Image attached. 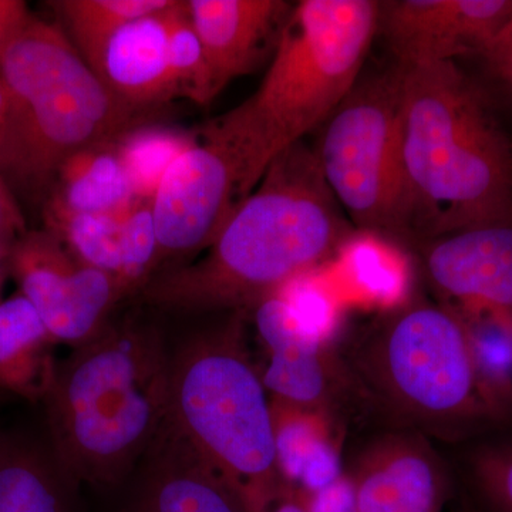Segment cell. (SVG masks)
<instances>
[{
    "instance_id": "cell-31",
    "label": "cell",
    "mask_w": 512,
    "mask_h": 512,
    "mask_svg": "<svg viewBox=\"0 0 512 512\" xmlns=\"http://www.w3.org/2000/svg\"><path fill=\"white\" fill-rule=\"evenodd\" d=\"M32 20L28 5L20 0H0V57Z\"/></svg>"
},
{
    "instance_id": "cell-16",
    "label": "cell",
    "mask_w": 512,
    "mask_h": 512,
    "mask_svg": "<svg viewBox=\"0 0 512 512\" xmlns=\"http://www.w3.org/2000/svg\"><path fill=\"white\" fill-rule=\"evenodd\" d=\"M187 8L215 99L274 53L293 6L282 0H188Z\"/></svg>"
},
{
    "instance_id": "cell-14",
    "label": "cell",
    "mask_w": 512,
    "mask_h": 512,
    "mask_svg": "<svg viewBox=\"0 0 512 512\" xmlns=\"http://www.w3.org/2000/svg\"><path fill=\"white\" fill-rule=\"evenodd\" d=\"M511 18L512 0H390L379 32L397 64L419 66L483 55Z\"/></svg>"
},
{
    "instance_id": "cell-12",
    "label": "cell",
    "mask_w": 512,
    "mask_h": 512,
    "mask_svg": "<svg viewBox=\"0 0 512 512\" xmlns=\"http://www.w3.org/2000/svg\"><path fill=\"white\" fill-rule=\"evenodd\" d=\"M251 312L268 353L259 372L271 402L323 414L348 433L359 420V404L333 345L306 335L279 296Z\"/></svg>"
},
{
    "instance_id": "cell-3",
    "label": "cell",
    "mask_w": 512,
    "mask_h": 512,
    "mask_svg": "<svg viewBox=\"0 0 512 512\" xmlns=\"http://www.w3.org/2000/svg\"><path fill=\"white\" fill-rule=\"evenodd\" d=\"M333 349L359 404L357 424L416 431L446 447L512 429L447 305L407 299Z\"/></svg>"
},
{
    "instance_id": "cell-1",
    "label": "cell",
    "mask_w": 512,
    "mask_h": 512,
    "mask_svg": "<svg viewBox=\"0 0 512 512\" xmlns=\"http://www.w3.org/2000/svg\"><path fill=\"white\" fill-rule=\"evenodd\" d=\"M305 140L269 164L202 256L154 276L138 302L163 313L247 311L316 271L353 237Z\"/></svg>"
},
{
    "instance_id": "cell-30",
    "label": "cell",
    "mask_w": 512,
    "mask_h": 512,
    "mask_svg": "<svg viewBox=\"0 0 512 512\" xmlns=\"http://www.w3.org/2000/svg\"><path fill=\"white\" fill-rule=\"evenodd\" d=\"M302 494L311 512H357L352 488L345 473L322 490L315 493L302 491Z\"/></svg>"
},
{
    "instance_id": "cell-9",
    "label": "cell",
    "mask_w": 512,
    "mask_h": 512,
    "mask_svg": "<svg viewBox=\"0 0 512 512\" xmlns=\"http://www.w3.org/2000/svg\"><path fill=\"white\" fill-rule=\"evenodd\" d=\"M249 194L237 153L205 128L202 140L170 165L151 200L158 242L151 279L198 258Z\"/></svg>"
},
{
    "instance_id": "cell-32",
    "label": "cell",
    "mask_w": 512,
    "mask_h": 512,
    "mask_svg": "<svg viewBox=\"0 0 512 512\" xmlns=\"http://www.w3.org/2000/svg\"><path fill=\"white\" fill-rule=\"evenodd\" d=\"M261 512H311L303 498L302 491L293 485L284 483L278 494L265 505Z\"/></svg>"
},
{
    "instance_id": "cell-5",
    "label": "cell",
    "mask_w": 512,
    "mask_h": 512,
    "mask_svg": "<svg viewBox=\"0 0 512 512\" xmlns=\"http://www.w3.org/2000/svg\"><path fill=\"white\" fill-rule=\"evenodd\" d=\"M160 313L167 420L261 512L285 481L271 399L248 345L249 312Z\"/></svg>"
},
{
    "instance_id": "cell-11",
    "label": "cell",
    "mask_w": 512,
    "mask_h": 512,
    "mask_svg": "<svg viewBox=\"0 0 512 512\" xmlns=\"http://www.w3.org/2000/svg\"><path fill=\"white\" fill-rule=\"evenodd\" d=\"M10 265L50 336L70 345L93 335L126 298L114 276L77 258L50 231L23 235Z\"/></svg>"
},
{
    "instance_id": "cell-10",
    "label": "cell",
    "mask_w": 512,
    "mask_h": 512,
    "mask_svg": "<svg viewBox=\"0 0 512 512\" xmlns=\"http://www.w3.org/2000/svg\"><path fill=\"white\" fill-rule=\"evenodd\" d=\"M343 473L357 512H443L456 481L434 441L370 423L346 433Z\"/></svg>"
},
{
    "instance_id": "cell-28",
    "label": "cell",
    "mask_w": 512,
    "mask_h": 512,
    "mask_svg": "<svg viewBox=\"0 0 512 512\" xmlns=\"http://www.w3.org/2000/svg\"><path fill=\"white\" fill-rule=\"evenodd\" d=\"M158 251L151 201H137L120 218L119 282L124 295L134 296L154 274Z\"/></svg>"
},
{
    "instance_id": "cell-19",
    "label": "cell",
    "mask_w": 512,
    "mask_h": 512,
    "mask_svg": "<svg viewBox=\"0 0 512 512\" xmlns=\"http://www.w3.org/2000/svg\"><path fill=\"white\" fill-rule=\"evenodd\" d=\"M282 480L315 493L343 476L345 431L323 414L271 402Z\"/></svg>"
},
{
    "instance_id": "cell-29",
    "label": "cell",
    "mask_w": 512,
    "mask_h": 512,
    "mask_svg": "<svg viewBox=\"0 0 512 512\" xmlns=\"http://www.w3.org/2000/svg\"><path fill=\"white\" fill-rule=\"evenodd\" d=\"M480 57L491 77L512 93V18Z\"/></svg>"
},
{
    "instance_id": "cell-25",
    "label": "cell",
    "mask_w": 512,
    "mask_h": 512,
    "mask_svg": "<svg viewBox=\"0 0 512 512\" xmlns=\"http://www.w3.org/2000/svg\"><path fill=\"white\" fill-rule=\"evenodd\" d=\"M47 214L52 227L50 232L77 258L119 281L120 220L106 215L76 214L52 208H49Z\"/></svg>"
},
{
    "instance_id": "cell-33",
    "label": "cell",
    "mask_w": 512,
    "mask_h": 512,
    "mask_svg": "<svg viewBox=\"0 0 512 512\" xmlns=\"http://www.w3.org/2000/svg\"><path fill=\"white\" fill-rule=\"evenodd\" d=\"M23 227L22 217L10 198L8 190L0 181V234H9Z\"/></svg>"
},
{
    "instance_id": "cell-8",
    "label": "cell",
    "mask_w": 512,
    "mask_h": 512,
    "mask_svg": "<svg viewBox=\"0 0 512 512\" xmlns=\"http://www.w3.org/2000/svg\"><path fill=\"white\" fill-rule=\"evenodd\" d=\"M315 150L320 170L353 227L413 239L402 153V69L360 77L326 121Z\"/></svg>"
},
{
    "instance_id": "cell-35",
    "label": "cell",
    "mask_w": 512,
    "mask_h": 512,
    "mask_svg": "<svg viewBox=\"0 0 512 512\" xmlns=\"http://www.w3.org/2000/svg\"><path fill=\"white\" fill-rule=\"evenodd\" d=\"M461 512H478L476 508L473 507V504L464 497L463 507H461Z\"/></svg>"
},
{
    "instance_id": "cell-27",
    "label": "cell",
    "mask_w": 512,
    "mask_h": 512,
    "mask_svg": "<svg viewBox=\"0 0 512 512\" xmlns=\"http://www.w3.org/2000/svg\"><path fill=\"white\" fill-rule=\"evenodd\" d=\"M168 63L178 97H188L198 104H210L214 100L204 52L192 26L187 2L177 0L171 9Z\"/></svg>"
},
{
    "instance_id": "cell-36",
    "label": "cell",
    "mask_w": 512,
    "mask_h": 512,
    "mask_svg": "<svg viewBox=\"0 0 512 512\" xmlns=\"http://www.w3.org/2000/svg\"><path fill=\"white\" fill-rule=\"evenodd\" d=\"M511 156H512V138H511Z\"/></svg>"
},
{
    "instance_id": "cell-26",
    "label": "cell",
    "mask_w": 512,
    "mask_h": 512,
    "mask_svg": "<svg viewBox=\"0 0 512 512\" xmlns=\"http://www.w3.org/2000/svg\"><path fill=\"white\" fill-rule=\"evenodd\" d=\"M342 249L349 279L367 299L384 309L396 308L407 301V271L397 256L379 247L376 239L352 237Z\"/></svg>"
},
{
    "instance_id": "cell-2",
    "label": "cell",
    "mask_w": 512,
    "mask_h": 512,
    "mask_svg": "<svg viewBox=\"0 0 512 512\" xmlns=\"http://www.w3.org/2000/svg\"><path fill=\"white\" fill-rule=\"evenodd\" d=\"M43 424L64 467L89 497L116 487L136 467L167 421L163 316L109 319L53 360L40 396Z\"/></svg>"
},
{
    "instance_id": "cell-7",
    "label": "cell",
    "mask_w": 512,
    "mask_h": 512,
    "mask_svg": "<svg viewBox=\"0 0 512 512\" xmlns=\"http://www.w3.org/2000/svg\"><path fill=\"white\" fill-rule=\"evenodd\" d=\"M9 116L0 170L30 187L53 183L86 148L119 140L138 111L110 92L59 26L32 18L0 57Z\"/></svg>"
},
{
    "instance_id": "cell-18",
    "label": "cell",
    "mask_w": 512,
    "mask_h": 512,
    "mask_svg": "<svg viewBox=\"0 0 512 512\" xmlns=\"http://www.w3.org/2000/svg\"><path fill=\"white\" fill-rule=\"evenodd\" d=\"M127 23L111 37L94 73L131 109L140 111L178 97L168 63L171 9Z\"/></svg>"
},
{
    "instance_id": "cell-23",
    "label": "cell",
    "mask_w": 512,
    "mask_h": 512,
    "mask_svg": "<svg viewBox=\"0 0 512 512\" xmlns=\"http://www.w3.org/2000/svg\"><path fill=\"white\" fill-rule=\"evenodd\" d=\"M173 0H60L52 2L67 28V37L96 70L111 37L133 20L160 12Z\"/></svg>"
},
{
    "instance_id": "cell-22",
    "label": "cell",
    "mask_w": 512,
    "mask_h": 512,
    "mask_svg": "<svg viewBox=\"0 0 512 512\" xmlns=\"http://www.w3.org/2000/svg\"><path fill=\"white\" fill-rule=\"evenodd\" d=\"M444 456L478 512H512V429L446 447Z\"/></svg>"
},
{
    "instance_id": "cell-13",
    "label": "cell",
    "mask_w": 512,
    "mask_h": 512,
    "mask_svg": "<svg viewBox=\"0 0 512 512\" xmlns=\"http://www.w3.org/2000/svg\"><path fill=\"white\" fill-rule=\"evenodd\" d=\"M89 498L92 512H252L168 420L126 478Z\"/></svg>"
},
{
    "instance_id": "cell-6",
    "label": "cell",
    "mask_w": 512,
    "mask_h": 512,
    "mask_svg": "<svg viewBox=\"0 0 512 512\" xmlns=\"http://www.w3.org/2000/svg\"><path fill=\"white\" fill-rule=\"evenodd\" d=\"M380 2L302 0L293 6L261 86L208 126L241 158L249 191L282 151L323 126L362 77Z\"/></svg>"
},
{
    "instance_id": "cell-15",
    "label": "cell",
    "mask_w": 512,
    "mask_h": 512,
    "mask_svg": "<svg viewBox=\"0 0 512 512\" xmlns=\"http://www.w3.org/2000/svg\"><path fill=\"white\" fill-rule=\"evenodd\" d=\"M423 259L448 308L512 322V218L430 239Z\"/></svg>"
},
{
    "instance_id": "cell-20",
    "label": "cell",
    "mask_w": 512,
    "mask_h": 512,
    "mask_svg": "<svg viewBox=\"0 0 512 512\" xmlns=\"http://www.w3.org/2000/svg\"><path fill=\"white\" fill-rule=\"evenodd\" d=\"M49 208L120 220L137 202L117 140L74 154L56 174Z\"/></svg>"
},
{
    "instance_id": "cell-21",
    "label": "cell",
    "mask_w": 512,
    "mask_h": 512,
    "mask_svg": "<svg viewBox=\"0 0 512 512\" xmlns=\"http://www.w3.org/2000/svg\"><path fill=\"white\" fill-rule=\"evenodd\" d=\"M55 342L35 306L20 295L0 305V390L40 400Z\"/></svg>"
},
{
    "instance_id": "cell-24",
    "label": "cell",
    "mask_w": 512,
    "mask_h": 512,
    "mask_svg": "<svg viewBox=\"0 0 512 512\" xmlns=\"http://www.w3.org/2000/svg\"><path fill=\"white\" fill-rule=\"evenodd\" d=\"M197 140L180 130L137 126L117 140L137 201H151L170 165Z\"/></svg>"
},
{
    "instance_id": "cell-34",
    "label": "cell",
    "mask_w": 512,
    "mask_h": 512,
    "mask_svg": "<svg viewBox=\"0 0 512 512\" xmlns=\"http://www.w3.org/2000/svg\"><path fill=\"white\" fill-rule=\"evenodd\" d=\"M9 116V97L6 92L5 84L0 79V137L5 131L6 123H8Z\"/></svg>"
},
{
    "instance_id": "cell-4",
    "label": "cell",
    "mask_w": 512,
    "mask_h": 512,
    "mask_svg": "<svg viewBox=\"0 0 512 512\" xmlns=\"http://www.w3.org/2000/svg\"><path fill=\"white\" fill-rule=\"evenodd\" d=\"M413 239L512 218L511 140L456 62L402 66Z\"/></svg>"
},
{
    "instance_id": "cell-37",
    "label": "cell",
    "mask_w": 512,
    "mask_h": 512,
    "mask_svg": "<svg viewBox=\"0 0 512 512\" xmlns=\"http://www.w3.org/2000/svg\"><path fill=\"white\" fill-rule=\"evenodd\" d=\"M0 394H5V393H3L2 390H0Z\"/></svg>"
},
{
    "instance_id": "cell-17",
    "label": "cell",
    "mask_w": 512,
    "mask_h": 512,
    "mask_svg": "<svg viewBox=\"0 0 512 512\" xmlns=\"http://www.w3.org/2000/svg\"><path fill=\"white\" fill-rule=\"evenodd\" d=\"M0 512H92L42 429L0 430Z\"/></svg>"
}]
</instances>
